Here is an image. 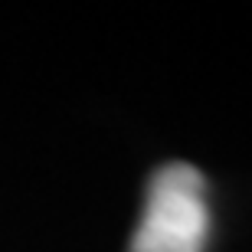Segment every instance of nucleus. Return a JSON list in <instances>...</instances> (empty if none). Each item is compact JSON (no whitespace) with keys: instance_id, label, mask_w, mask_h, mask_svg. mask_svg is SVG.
<instances>
[{"instance_id":"1","label":"nucleus","mask_w":252,"mask_h":252,"mask_svg":"<svg viewBox=\"0 0 252 252\" xmlns=\"http://www.w3.org/2000/svg\"><path fill=\"white\" fill-rule=\"evenodd\" d=\"M210 239L206 180L193 164L174 160L148 180L144 213L128 252H203Z\"/></svg>"}]
</instances>
